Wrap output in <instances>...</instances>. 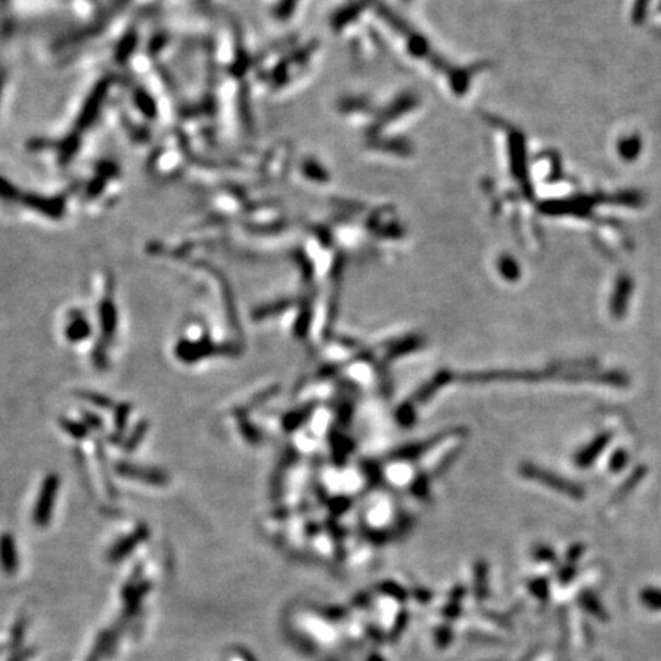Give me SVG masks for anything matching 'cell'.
Wrapping results in <instances>:
<instances>
[{"instance_id":"cell-1","label":"cell","mask_w":661,"mask_h":661,"mask_svg":"<svg viewBox=\"0 0 661 661\" xmlns=\"http://www.w3.org/2000/svg\"><path fill=\"white\" fill-rule=\"evenodd\" d=\"M60 481L57 474H48L45 478L42 489L39 493V498H37L35 507H34V513L33 519L34 524L39 527L48 525V522L52 517V510L55 505V498H57V491H59Z\"/></svg>"},{"instance_id":"cell-2","label":"cell","mask_w":661,"mask_h":661,"mask_svg":"<svg viewBox=\"0 0 661 661\" xmlns=\"http://www.w3.org/2000/svg\"><path fill=\"white\" fill-rule=\"evenodd\" d=\"M176 357H178L184 363H194L199 361L206 357H210L211 353L216 352L215 343L210 341L207 337H204L197 341H189V340H181L178 343V346L175 348Z\"/></svg>"},{"instance_id":"cell-3","label":"cell","mask_w":661,"mask_h":661,"mask_svg":"<svg viewBox=\"0 0 661 661\" xmlns=\"http://www.w3.org/2000/svg\"><path fill=\"white\" fill-rule=\"evenodd\" d=\"M115 470L126 478L143 481L147 484H152V486H165V484L169 482V476H167V474L163 473L161 470L135 467V465H130L126 462H118Z\"/></svg>"},{"instance_id":"cell-4","label":"cell","mask_w":661,"mask_h":661,"mask_svg":"<svg viewBox=\"0 0 661 661\" xmlns=\"http://www.w3.org/2000/svg\"><path fill=\"white\" fill-rule=\"evenodd\" d=\"M100 323H101V332H103V340L110 341L115 337V332H117L118 312H117L114 300L109 299V297L100 305Z\"/></svg>"},{"instance_id":"cell-5","label":"cell","mask_w":661,"mask_h":661,"mask_svg":"<svg viewBox=\"0 0 661 661\" xmlns=\"http://www.w3.org/2000/svg\"><path fill=\"white\" fill-rule=\"evenodd\" d=\"M0 563L6 573H16L18 565L14 536L4 533L0 536Z\"/></svg>"},{"instance_id":"cell-6","label":"cell","mask_w":661,"mask_h":661,"mask_svg":"<svg viewBox=\"0 0 661 661\" xmlns=\"http://www.w3.org/2000/svg\"><path fill=\"white\" fill-rule=\"evenodd\" d=\"M92 328L90 323L85 319V315L78 311H74V317L66 327V339L71 343H80L90 337Z\"/></svg>"},{"instance_id":"cell-7","label":"cell","mask_w":661,"mask_h":661,"mask_svg":"<svg viewBox=\"0 0 661 661\" xmlns=\"http://www.w3.org/2000/svg\"><path fill=\"white\" fill-rule=\"evenodd\" d=\"M631 286L632 285L628 277H621L619 281L617 288H616V294H614L612 302H611V308L616 314H621L623 310L626 308V303L631 294Z\"/></svg>"},{"instance_id":"cell-8","label":"cell","mask_w":661,"mask_h":661,"mask_svg":"<svg viewBox=\"0 0 661 661\" xmlns=\"http://www.w3.org/2000/svg\"><path fill=\"white\" fill-rule=\"evenodd\" d=\"M147 534H148V532H147V530H146L144 527H143V528H139L136 533H134L132 536L126 537L124 541H121V542L114 548V553H112V556H114L115 558L124 557L126 554L130 553V550H132L134 546H136L139 542H141Z\"/></svg>"},{"instance_id":"cell-9","label":"cell","mask_w":661,"mask_h":661,"mask_svg":"<svg viewBox=\"0 0 661 661\" xmlns=\"http://www.w3.org/2000/svg\"><path fill=\"white\" fill-rule=\"evenodd\" d=\"M641 152V141L638 136H629L619 143V153L626 161H634Z\"/></svg>"},{"instance_id":"cell-10","label":"cell","mask_w":661,"mask_h":661,"mask_svg":"<svg viewBox=\"0 0 661 661\" xmlns=\"http://www.w3.org/2000/svg\"><path fill=\"white\" fill-rule=\"evenodd\" d=\"M62 424H63V427H64V431H66L69 435H72L74 438L81 440V438H85V436L88 435V427L81 426V424H78V423H74V421H71V420H63Z\"/></svg>"},{"instance_id":"cell-11","label":"cell","mask_w":661,"mask_h":661,"mask_svg":"<svg viewBox=\"0 0 661 661\" xmlns=\"http://www.w3.org/2000/svg\"><path fill=\"white\" fill-rule=\"evenodd\" d=\"M129 414H130V406L129 404L124 403V404L118 406L117 414H115V426H117L118 432L124 431V427H126L127 420H129Z\"/></svg>"},{"instance_id":"cell-12","label":"cell","mask_w":661,"mask_h":661,"mask_svg":"<svg viewBox=\"0 0 661 661\" xmlns=\"http://www.w3.org/2000/svg\"><path fill=\"white\" fill-rule=\"evenodd\" d=\"M146 427H147L146 423H141V424H139V426L136 427L135 432L132 433V436H130V438L127 440V444H126V449H127V450L135 449V447L139 444V441L143 440V436H144V433H146Z\"/></svg>"},{"instance_id":"cell-13","label":"cell","mask_w":661,"mask_h":661,"mask_svg":"<svg viewBox=\"0 0 661 661\" xmlns=\"http://www.w3.org/2000/svg\"><path fill=\"white\" fill-rule=\"evenodd\" d=\"M81 397L85 398V399H89V402H92V403H94V404L98 406V407L109 409V407L112 406V402H110V399H109L107 397H105V395L90 394V392H89V394H81Z\"/></svg>"}]
</instances>
